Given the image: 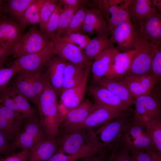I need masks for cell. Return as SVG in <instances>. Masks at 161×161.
<instances>
[{"label":"cell","mask_w":161,"mask_h":161,"mask_svg":"<svg viewBox=\"0 0 161 161\" xmlns=\"http://www.w3.org/2000/svg\"><path fill=\"white\" fill-rule=\"evenodd\" d=\"M159 46H161L150 42L138 33L134 47L136 53L125 77L151 73L152 59Z\"/></svg>","instance_id":"3957f363"},{"label":"cell","mask_w":161,"mask_h":161,"mask_svg":"<svg viewBox=\"0 0 161 161\" xmlns=\"http://www.w3.org/2000/svg\"><path fill=\"white\" fill-rule=\"evenodd\" d=\"M109 161H110L109 160Z\"/></svg>","instance_id":"9f6ffc18"},{"label":"cell","mask_w":161,"mask_h":161,"mask_svg":"<svg viewBox=\"0 0 161 161\" xmlns=\"http://www.w3.org/2000/svg\"><path fill=\"white\" fill-rule=\"evenodd\" d=\"M21 29L18 22L12 18L0 17V46L12 48L21 36Z\"/></svg>","instance_id":"cb8c5ba5"},{"label":"cell","mask_w":161,"mask_h":161,"mask_svg":"<svg viewBox=\"0 0 161 161\" xmlns=\"http://www.w3.org/2000/svg\"><path fill=\"white\" fill-rule=\"evenodd\" d=\"M7 87L20 93L35 104L38 96L31 83L30 72L20 70L14 75Z\"/></svg>","instance_id":"603a6c76"},{"label":"cell","mask_w":161,"mask_h":161,"mask_svg":"<svg viewBox=\"0 0 161 161\" xmlns=\"http://www.w3.org/2000/svg\"><path fill=\"white\" fill-rule=\"evenodd\" d=\"M6 1L0 0V17L3 16L5 13L4 6Z\"/></svg>","instance_id":"11a10c76"},{"label":"cell","mask_w":161,"mask_h":161,"mask_svg":"<svg viewBox=\"0 0 161 161\" xmlns=\"http://www.w3.org/2000/svg\"><path fill=\"white\" fill-rule=\"evenodd\" d=\"M44 0H35L28 7L18 23L20 28L26 21L35 13L39 12Z\"/></svg>","instance_id":"7bdbcfd3"},{"label":"cell","mask_w":161,"mask_h":161,"mask_svg":"<svg viewBox=\"0 0 161 161\" xmlns=\"http://www.w3.org/2000/svg\"><path fill=\"white\" fill-rule=\"evenodd\" d=\"M35 0H9L6 1L4 9L12 19L18 22L28 7Z\"/></svg>","instance_id":"d6a6232c"},{"label":"cell","mask_w":161,"mask_h":161,"mask_svg":"<svg viewBox=\"0 0 161 161\" xmlns=\"http://www.w3.org/2000/svg\"><path fill=\"white\" fill-rule=\"evenodd\" d=\"M120 80L126 85L134 98L150 94L160 80L151 73L126 76Z\"/></svg>","instance_id":"5bb4252c"},{"label":"cell","mask_w":161,"mask_h":161,"mask_svg":"<svg viewBox=\"0 0 161 161\" xmlns=\"http://www.w3.org/2000/svg\"><path fill=\"white\" fill-rule=\"evenodd\" d=\"M47 137L39 116L25 120L21 130L11 143V150L21 148L22 150H28Z\"/></svg>","instance_id":"8992f818"},{"label":"cell","mask_w":161,"mask_h":161,"mask_svg":"<svg viewBox=\"0 0 161 161\" xmlns=\"http://www.w3.org/2000/svg\"><path fill=\"white\" fill-rule=\"evenodd\" d=\"M118 52L113 44H112L94 59L91 66L93 86H95L98 80L107 73Z\"/></svg>","instance_id":"d6986e66"},{"label":"cell","mask_w":161,"mask_h":161,"mask_svg":"<svg viewBox=\"0 0 161 161\" xmlns=\"http://www.w3.org/2000/svg\"><path fill=\"white\" fill-rule=\"evenodd\" d=\"M67 62L56 55L49 61L46 67L47 78L57 96H60L62 91L63 75Z\"/></svg>","instance_id":"7402d4cb"},{"label":"cell","mask_w":161,"mask_h":161,"mask_svg":"<svg viewBox=\"0 0 161 161\" xmlns=\"http://www.w3.org/2000/svg\"><path fill=\"white\" fill-rule=\"evenodd\" d=\"M103 148L101 147L86 148L72 154L56 152L47 161H77L86 156L98 154L102 150Z\"/></svg>","instance_id":"836d02e7"},{"label":"cell","mask_w":161,"mask_h":161,"mask_svg":"<svg viewBox=\"0 0 161 161\" xmlns=\"http://www.w3.org/2000/svg\"><path fill=\"white\" fill-rule=\"evenodd\" d=\"M44 69L29 72L31 83L38 97L43 92L47 80L45 72H43Z\"/></svg>","instance_id":"ab89813d"},{"label":"cell","mask_w":161,"mask_h":161,"mask_svg":"<svg viewBox=\"0 0 161 161\" xmlns=\"http://www.w3.org/2000/svg\"><path fill=\"white\" fill-rule=\"evenodd\" d=\"M81 7H64L60 14L56 36L60 37L63 31L67 27L75 13Z\"/></svg>","instance_id":"e575fe53"},{"label":"cell","mask_w":161,"mask_h":161,"mask_svg":"<svg viewBox=\"0 0 161 161\" xmlns=\"http://www.w3.org/2000/svg\"><path fill=\"white\" fill-rule=\"evenodd\" d=\"M95 107V104L86 100L69 109L63 117L59 127H62L64 134L83 122Z\"/></svg>","instance_id":"ac0fdd59"},{"label":"cell","mask_w":161,"mask_h":161,"mask_svg":"<svg viewBox=\"0 0 161 161\" xmlns=\"http://www.w3.org/2000/svg\"><path fill=\"white\" fill-rule=\"evenodd\" d=\"M96 85L106 89L130 106L134 103L135 98L126 85L120 79L103 76Z\"/></svg>","instance_id":"f1b7e54d"},{"label":"cell","mask_w":161,"mask_h":161,"mask_svg":"<svg viewBox=\"0 0 161 161\" xmlns=\"http://www.w3.org/2000/svg\"><path fill=\"white\" fill-rule=\"evenodd\" d=\"M91 66L85 67L67 62L64 72L62 92L79 83Z\"/></svg>","instance_id":"f546056e"},{"label":"cell","mask_w":161,"mask_h":161,"mask_svg":"<svg viewBox=\"0 0 161 161\" xmlns=\"http://www.w3.org/2000/svg\"><path fill=\"white\" fill-rule=\"evenodd\" d=\"M89 91L93 97L95 104L119 111H133L131 106L122 101L118 97L106 89L97 85L89 88Z\"/></svg>","instance_id":"e0dca14e"},{"label":"cell","mask_w":161,"mask_h":161,"mask_svg":"<svg viewBox=\"0 0 161 161\" xmlns=\"http://www.w3.org/2000/svg\"><path fill=\"white\" fill-rule=\"evenodd\" d=\"M97 136L92 128L82 129L64 134L59 139H57V152L72 154L86 148H104L98 140Z\"/></svg>","instance_id":"7a4b0ae2"},{"label":"cell","mask_w":161,"mask_h":161,"mask_svg":"<svg viewBox=\"0 0 161 161\" xmlns=\"http://www.w3.org/2000/svg\"><path fill=\"white\" fill-rule=\"evenodd\" d=\"M109 38L118 52H123L134 49L138 33L130 19L117 26L113 30Z\"/></svg>","instance_id":"7c38bea8"},{"label":"cell","mask_w":161,"mask_h":161,"mask_svg":"<svg viewBox=\"0 0 161 161\" xmlns=\"http://www.w3.org/2000/svg\"><path fill=\"white\" fill-rule=\"evenodd\" d=\"M151 73L159 80L161 77V47L159 46L153 55L151 63Z\"/></svg>","instance_id":"ee69618b"},{"label":"cell","mask_w":161,"mask_h":161,"mask_svg":"<svg viewBox=\"0 0 161 161\" xmlns=\"http://www.w3.org/2000/svg\"><path fill=\"white\" fill-rule=\"evenodd\" d=\"M136 52L135 49L125 52H118L109 70L104 76L117 79L125 77L130 68Z\"/></svg>","instance_id":"484cf974"},{"label":"cell","mask_w":161,"mask_h":161,"mask_svg":"<svg viewBox=\"0 0 161 161\" xmlns=\"http://www.w3.org/2000/svg\"><path fill=\"white\" fill-rule=\"evenodd\" d=\"M138 33L150 42L158 46L161 43V15L158 13L134 26Z\"/></svg>","instance_id":"ffe728a7"},{"label":"cell","mask_w":161,"mask_h":161,"mask_svg":"<svg viewBox=\"0 0 161 161\" xmlns=\"http://www.w3.org/2000/svg\"><path fill=\"white\" fill-rule=\"evenodd\" d=\"M62 6L58 4L52 13L42 32L50 41L56 36L58 18L62 9Z\"/></svg>","instance_id":"74e56055"},{"label":"cell","mask_w":161,"mask_h":161,"mask_svg":"<svg viewBox=\"0 0 161 161\" xmlns=\"http://www.w3.org/2000/svg\"><path fill=\"white\" fill-rule=\"evenodd\" d=\"M128 9L129 19L134 26L159 13L150 0H131Z\"/></svg>","instance_id":"4316f807"},{"label":"cell","mask_w":161,"mask_h":161,"mask_svg":"<svg viewBox=\"0 0 161 161\" xmlns=\"http://www.w3.org/2000/svg\"><path fill=\"white\" fill-rule=\"evenodd\" d=\"M150 154L152 161H161V153L155 151H147Z\"/></svg>","instance_id":"f5cc1de1"},{"label":"cell","mask_w":161,"mask_h":161,"mask_svg":"<svg viewBox=\"0 0 161 161\" xmlns=\"http://www.w3.org/2000/svg\"><path fill=\"white\" fill-rule=\"evenodd\" d=\"M95 104V108L83 122L64 134L80 129H93L94 127L100 126L128 112L116 110Z\"/></svg>","instance_id":"4fadbf2b"},{"label":"cell","mask_w":161,"mask_h":161,"mask_svg":"<svg viewBox=\"0 0 161 161\" xmlns=\"http://www.w3.org/2000/svg\"><path fill=\"white\" fill-rule=\"evenodd\" d=\"M118 144L128 148L155 151L153 142L143 123L133 121L123 134Z\"/></svg>","instance_id":"ba28073f"},{"label":"cell","mask_w":161,"mask_h":161,"mask_svg":"<svg viewBox=\"0 0 161 161\" xmlns=\"http://www.w3.org/2000/svg\"><path fill=\"white\" fill-rule=\"evenodd\" d=\"M51 42L36 26L21 35L12 48L13 58H18L43 49Z\"/></svg>","instance_id":"52a82bcc"},{"label":"cell","mask_w":161,"mask_h":161,"mask_svg":"<svg viewBox=\"0 0 161 161\" xmlns=\"http://www.w3.org/2000/svg\"><path fill=\"white\" fill-rule=\"evenodd\" d=\"M56 55L52 42L38 52L17 58L11 63L19 70L32 72L44 68Z\"/></svg>","instance_id":"9c48e42d"},{"label":"cell","mask_w":161,"mask_h":161,"mask_svg":"<svg viewBox=\"0 0 161 161\" xmlns=\"http://www.w3.org/2000/svg\"><path fill=\"white\" fill-rule=\"evenodd\" d=\"M25 120L20 114L0 103V131L7 135L11 143L21 130Z\"/></svg>","instance_id":"9a60e30c"},{"label":"cell","mask_w":161,"mask_h":161,"mask_svg":"<svg viewBox=\"0 0 161 161\" xmlns=\"http://www.w3.org/2000/svg\"><path fill=\"white\" fill-rule=\"evenodd\" d=\"M135 109L133 120L138 122L143 116L161 118V109L160 98L156 95L150 94L135 98Z\"/></svg>","instance_id":"2e32d148"},{"label":"cell","mask_w":161,"mask_h":161,"mask_svg":"<svg viewBox=\"0 0 161 161\" xmlns=\"http://www.w3.org/2000/svg\"><path fill=\"white\" fill-rule=\"evenodd\" d=\"M139 122L144 125L154 144L155 151L161 152V121L160 118L143 116Z\"/></svg>","instance_id":"4dcf8cb0"},{"label":"cell","mask_w":161,"mask_h":161,"mask_svg":"<svg viewBox=\"0 0 161 161\" xmlns=\"http://www.w3.org/2000/svg\"><path fill=\"white\" fill-rule=\"evenodd\" d=\"M81 28L89 34H109V26L103 14L94 6L88 8Z\"/></svg>","instance_id":"44dd1931"},{"label":"cell","mask_w":161,"mask_h":161,"mask_svg":"<svg viewBox=\"0 0 161 161\" xmlns=\"http://www.w3.org/2000/svg\"><path fill=\"white\" fill-rule=\"evenodd\" d=\"M40 21V18L39 12L35 13L27 19L21 27V29L22 30L29 25H34L38 23H39Z\"/></svg>","instance_id":"816d5d0a"},{"label":"cell","mask_w":161,"mask_h":161,"mask_svg":"<svg viewBox=\"0 0 161 161\" xmlns=\"http://www.w3.org/2000/svg\"><path fill=\"white\" fill-rule=\"evenodd\" d=\"M153 5L159 10V13L161 14V1L160 0H151Z\"/></svg>","instance_id":"db71d44e"},{"label":"cell","mask_w":161,"mask_h":161,"mask_svg":"<svg viewBox=\"0 0 161 161\" xmlns=\"http://www.w3.org/2000/svg\"><path fill=\"white\" fill-rule=\"evenodd\" d=\"M12 54V48L0 47V66H4L8 56Z\"/></svg>","instance_id":"681fc988"},{"label":"cell","mask_w":161,"mask_h":161,"mask_svg":"<svg viewBox=\"0 0 161 161\" xmlns=\"http://www.w3.org/2000/svg\"><path fill=\"white\" fill-rule=\"evenodd\" d=\"M108 34L97 35L91 39L84 49L85 54L92 61L100 52L112 44Z\"/></svg>","instance_id":"1f68e13d"},{"label":"cell","mask_w":161,"mask_h":161,"mask_svg":"<svg viewBox=\"0 0 161 161\" xmlns=\"http://www.w3.org/2000/svg\"><path fill=\"white\" fill-rule=\"evenodd\" d=\"M87 9L84 6L81 7L75 13L69 25L61 36L71 33L78 32L82 28Z\"/></svg>","instance_id":"d590c367"},{"label":"cell","mask_w":161,"mask_h":161,"mask_svg":"<svg viewBox=\"0 0 161 161\" xmlns=\"http://www.w3.org/2000/svg\"><path fill=\"white\" fill-rule=\"evenodd\" d=\"M131 0H96L93 6L101 12L109 27L111 35L114 29L122 23L129 19L128 7Z\"/></svg>","instance_id":"277c9868"},{"label":"cell","mask_w":161,"mask_h":161,"mask_svg":"<svg viewBox=\"0 0 161 161\" xmlns=\"http://www.w3.org/2000/svg\"><path fill=\"white\" fill-rule=\"evenodd\" d=\"M60 37L65 41L83 50L91 39L88 35L79 32L66 34Z\"/></svg>","instance_id":"f35d334b"},{"label":"cell","mask_w":161,"mask_h":161,"mask_svg":"<svg viewBox=\"0 0 161 161\" xmlns=\"http://www.w3.org/2000/svg\"><path fill=\"white\" fill-rule=\"evenodd\" d=\"M11 143L7 135L0 131V155L3 154L5 157L11 154Z\"/></svg>","instance_id":"bcb514c9"},{"label":"cell","mask_w":161,"mask_h":161,"mask_svg":"<svg viewBox=\"0 0 161 161\" xmlns=\"http://www.w3.org/2000/svg\"><path fill=\"white\" fill-rule=\"evenodd\" d=\"M29 101L23 96L7 87L0 93V103L20 114L25 120L39 116L38 110Z\"/></svg>","instance_id":"30bf717a"},{"label":"cell","mask_w":161,"mask_h":161,"mask_svg":"<svg viewBox=\"0 0 161 161\" xmlns=\"http://www.w3.org/2000/svg\"><path fill=\"white\" fill-rule=\"evenodd\" d=\"M56 55L67 62L86 67L91 65L92 61L86 56L84 50L63 40L55 36L51 40Z\"/></svg>","instance_id":"8fae6325"},{"label":"cell","mask_w":161,"mask_h":161,"mask_svg":"<svg viewBox=\"0 0 161 161\" xmlns=\"http://www.w3.org/2000/svg\"><path fill=\"white\" fill-rule=\"evenodd\" d=\"M57 138L47 137L28 150L27 161H47L56 152Z\"/></svg>","instance_id":"83f0119b"},{"label":"cell","mask_w":161,"mask_h":161,"mask_svg":"<svg viewBox=\"0 0 161 161\" xmlns=\"http://www.w3.org/2000/svg\"></svg>","instance_id":"6f0895ef"},{"label":"cell","mask_w":161,"mask_h":161,"mask_svg":"<svg viewBox=\"0 0 161 161\" xmlns=\"http://www.w3.org/2000/svg\"><path fill=\"white\" fill-rule=\"evenodd\" d=\"M58 4V0H44L39 11L40 30L42 32Z\"/></svg>","instance_id":"8d00e7d4"},{"label":"cell","mask_w":161,"mask_h":161,"mask_svg":"<svg viewBox=\"0 0 161 161\" xmlns=\"http://www.w3.org/2000/svg\"><path fill=\"white\" fill-rule=\"evenodd\" d=\"M19 71L15 65L11 63L7 67L0 66V93L6 88L12 78Z\"/></svg>","instance_id":"60d3db41"},{"label":"cell","mask_w":161,"mask_h":161,"mask_svg":"<svg viewBox=\"0 0 161 161\" xmlns=\"http://www.w3.org/2000/svg\"><path fill=\"white\" fill-rule=\"evenodd\" d=\"M89 1L83 0H58V3L63 7H81L82 5L87 4Z\"/></svg>","instance_id":"c3c4849f"},{"label":"cell","mask_w":161,"mask_h":161,"mask_svg":"<svg viewBox=\"0 0 161 161\" xmlns=\"http://www.w3.org/2000/svg\"><path fill=\"white\" fill-rule=\"evenodd\" d=\"M128 149L133 161H152L147 151L134 148Z\"/></svg>","instance_id":"f6af8a7d"},{"label":"cell","mask_w":161,"mask_h":161,"mask_svg":"<svg viewBox=\"0 0 161 161\" xmlns=\"http://www.w3.org/2000/svg\"><path fill=\"white\" fill-rule=\"evenodd\" d=\"M91 66L88 68L84 77L79 83L62 92L59 96L60 101L61 104L66 108L70 109L83 101Z\"/></svg>","instance_id":"d4e9b609"},{"label":"cell","mask_w":161,"mask_h":161,"mask_svg":"<svg viewBox=\"0 0 161 161\" xmlns=\"http://www.w3.org/2000/svg\"><path fill=\"white\" fill-rule=\"evenodd\" d=\"M106 151V149L103 150L97 156H88L82 158L81 161H105Z\"/></svg>","instance_id":"f907efd6"},{"label":"cell","mask_w":161,"mask_h":161,"mask_svg":"<svg viewBox=\"0 0 161 161\" xmlns=\"http://www.w3.org/2000/svg\"><path fill=\"white\" fill-rule=\"evenodd\" d=\"M109 160L110 161H133L128 148L117 143Z\"/></svg>","instance_id":"b9f144b4"},{"label":"cell","mask_w":161,"mask_h":161,"mask_svg":"<svg viewBox=\"0 0 161 161\" xmlns=\"http://www.w3.org/2000/svg\"><path fill=\"white\" fill-rule=\"evenodd\" d=\"M35 104L41 124L47 136L57 138L64 116L60 109L57 95L47 79Z\"/></svg>","instance_id":"6da1fadb"},{"label":"cell","mask_w":161,"mask_h":161,"mask_svg":"<svg viewBox=\"0 0 161 161\" xmlns=\"http://www.w3.org/2000/svg\"><path fill=\"white\" fill-rule=\"evenodd\" d=\"M28 150H23L21 151L12 153L5 157H0V161H27Z\"/></svg>","instance_id":"7dc6e473"},{"label":"cell","mask_w":161,"mask_h":161,"mask_svg":"<svg viewBox=\"0 0 161 161\" xmlns=\"http://www.w3.org/2000/svg\"><path fill=\"white\" fill-rule=\"evenodd\" d=\"M132 117L130 112H128L100 126L95 132L100 136V142L104 147L112 149L114 147L131 125Z\"/></svg>","instance_id":"5b68a950"}]
</instances>
